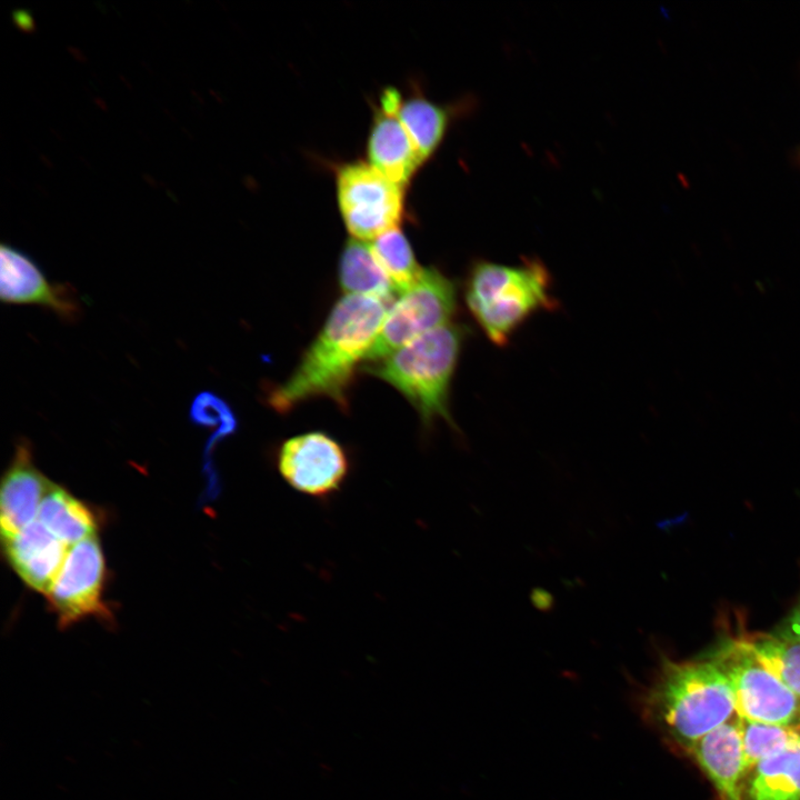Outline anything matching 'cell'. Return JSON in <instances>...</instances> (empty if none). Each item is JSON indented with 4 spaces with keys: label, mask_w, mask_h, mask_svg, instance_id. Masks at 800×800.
<instances>
[{
    "label": "cell",
    "mask_w": 800,
    "mask_h": 800,
    "mask_svg": "<svg viewBox=\"0 0 800 800\" xmlns=\"http://www.w3.org/2000/svg\"><path fill=\"white\" fill-rule=\"evenodd\" d=\"M388 306L368 296L339 299L291 376L269 392L268 404L286 413L309 399L327 398L347 409L356 370L367 360Z\"/></svg>",
    "instance_id": "6da1fadb"
},
{
    "label": "cell",
    "mask_w": 800,
    "mask_h": 800,
    "mask_svg": "<svg viewBox=\"0 0 800 800\" xmlns=\"http://www.w3.org/2000/svg\"><path fill=\"white\" fill-rule=\"evenodd\" d=\"M641 701L647 718L686 751L737 716L729 680L709 657L664 658Z\"/></svg>",
    "instance_id": "7a4b0ae2"
},
{
    "label": "cell",
    "mask_w": 800,
    "mask_h": 800,
    "mask_svg": "<svg viewBox=\"0 0 800 800\" xmlns=\"http://www.w3.org/2000/svg\"><path fill=\"white\" fill-rule=\"evenodd\" d=\"M464 300L486 337L499 347L531 316L558 307L551 274L534 258H524L517 266L476 261L466 280Z\"/></svg>",
    "instance_id": "3957f363"
},
{
    "label": "cell",
    "mask_w": 800,
    "mask_h": 800,
    "mask_svg": "<svg viewBox=\"0 0 800 800\" xmlns=\"http://www.w3.org/2000/svg\"><path fill=\"white\" fill-rule=\"evenodd\" d=\"M467 329L454 322L436 328L362 370L397 389L431 426L452 424L449 399Z\"/></svg>",
    "instance_id": "277c9868"
},
{
    "label": "cell",
    "mask_w": 800,
    "mask_h": 800,
    "mask_svg": "<svg viewBox=\"0 0 800 800\" xmlns=\"http://www.w3.org/2000/svg\"><path fill=\"white\" fill-rule=\"evenodd\" d=\"M707 657L729 680L738 717L798 727L800 699L758 660L742 638L722 639Z\"/></svg>",
    "instance_id": "5b68a950"
},
{
    "label": "cell",
    "mask_w": 800,
    "mask_h": 800,
    "mask_svg": "<svg viewBox=\"0 0 800 800\" xmlns=\"http://www.w3.org/2000/svg\"><path fill=\"white\" fill-rule=\"evenodd\" d=\"M457 291L437 268H424L419 280L400 293L383 320L367 361H379L416 338L452 322Z\"/></svg>",
    "instance_id": "8992f818"
},
{
    "label": "cell",
    "mask_w": 800,
    "mask_h": 800,
    "mask_svg": "<svg viewBox=\"0 0 800 800\" xmlns=\"http://www.w3.org/2000/svg\"><path fill=\"white\" fill-rule=\"evenodd\" d=\"M339 209L353 239L373 240L398 228L403 214V187L389 180L370 163L342 166L337 174Z\"/></svg>",
    "instance_id": "52a82bcc"
},
{
    "label": "cell",
    "mask_w": 800,
    "mask_h": 800,
    "mask_svg": "<svg viewBox=\"0 0 800 800\" xmlns=\"http://www.w3.org/2000/svg\"><path fill=\"white\" fill-rule=\"evenodd\" d=\"M106 562L97 536L73 544L48 591L47 599L60 628L88 618L103 621L111 612L103 601Z\"/></svg>",
    "instance_id": "ba28073f"
},
{
    "label": "cell",
    "mask_w": 800,
    "mask_h": 800,
    "mask_svg": "<svg viewBox=\"0 0 800 800\" xmlns=\"http://www.w3.org/2000/svg\"><path fill=\"white\" fill-rule=\"evenodd\" d=\"M278 469L293 489L324 497L340 488L349 461L337 440L321 431H312L289 438L281 444Z\"/></svg>",
    "instance_id": "9c48e42d"
},
{
    "label": "cell",
    "mask_w": 800,
    "mask_h": 800,
    "mask_svg": "<svg viewBox=\"0 0 800 800\" xmlns=\"http://www.w3.org/2000/svg\"><path fill=\"white\" fill-rule=\"evenodd\" d=\"M0 298L3 303L43 307L70 322L81 312L71 286L50 282L30 257L6 244L0 249Z\"/></svg>",
    "instance_id": "30bf717a"
},
{
    "label": "cell",
    "mask_w": 800,
    "mask_h": 800,
    "mask_svg": "<svg viewBox=\"0 0 800 800\" xmlns=\"http://www.w3.org/2000/svg\"><path fill=\"white\" fill-rule=\"evenodd\" d=\"M36 467L31 444L20 439L6 470L0 491V526L2 539L36 521L41 502L51 486Z\"/></svg>",
    "instance_id": "8fae6325"
},
{
    "label": "cell",
    "mask_w": 800,
    "mask_h": 800,
    "mask_svg": "<svg viewBox=\"0 0 800 800\" xmlns=\"http://www.w3.org/2000/svg\"><path fill=\"white\" fill-rule=\"evenodd\" d=\"M687 752L709 778L720 800H742L746 771L738 716L701 737Z\"/></svg>",
    "instance_id": "7c38bea8"
},
{
    "label": "cell",
    "mask_w": 800,
    "mask_h": 800,
    "mask_svg": "<svg viewBox=\"0 0 800 800\" xmlns=\"http://www.w3.org/2000/svg\"><path fill=\"white\" fill-rule=\"evenodd\" d=\"M11 568L31 589L47 594L68 553V546L36 520L2 539Z\"/></svg>",
    "instance_id": "4fadbf2b"
},
{
    "label": "cell",
    "mask_w": 800,
    "mask_h": 800,
    "mask_svg": "<svg viewBox=\"0 0 800 800\" xmlns=\"http://www.w3.org/2000/svg\"><path fill=\"white\" fill-rule=\"evenodd\" d=\"M367 149L370 164L403 188L422 164L397 114L381 109L373 118Z\"/></svg>",
    "instance_id": "5bb4252c"
},
{
    "label": "cell",
    "mask_w": 800,
    "mask_h": 800,
    "mask_svg": "<svg viewBox=\"0 0 800 800\" xmlns=\"http://www.w3.org/2000/svg\"><path fill=\"white\" fill-rule=\"evenodd\" d=\"M742 800H800V743L759 762L743 781Z\"/></svg>",
    "instance_id": "9a60e30c"
},
{
    "label": "cell",
    "mask_w": 800,
    "mask_h": 800,
    "mask_svg": "<svg viewBox=\"0 0 800 800\" xmlns=\"http://www.w3.org/2000/svg\"><path fill=\"white\" fill-rule=\"evenodd\" d=\"M338 279L344 294L373 297L390 304L397 292L370 244L353 238L346 242L340 254Z\"/></svg>",
    "instance_id": "2e32d148"
},
{
    "label": "cell",
    "mask_w": 800,
    "mask_h": 800,
    "mask_svg": "<svg viewBox=\"0 0 800 800\" xmlns=\"http://www.w3.org/2000/svg\"><path fill=\"white\" fill-rule=\"evenodd\" d=\"M38 520L67 546L96 536L98 521L92 510L64 488L51 483Z\"/></svg>",
    "instance_id": "e0dca14e"
},
{
    "label": "cell",
    "mask_w": 800,
    "mask_h": 800,
    "mask_svg": "<svg viewBox=\"0 0 800 800\" xmlns=\"http://www.w3.org/2000/svg\"><path fill=\"white\" fill-rule=\"evenodd\" d=\"M457 107H444L421 94L401 100L397 117L422 163L441 144Z\"/></svg>",
    "instance_id": "ac0fdd59"
},
{
    "label": "cell",
    "mask_w": 800,
    "mask_h": 800,
    "mask_svg": "<svg viewBox=\"0 0 800 800\" xmlns=\"http://www.w3.org/2000/svg\"><path fill=\"white\" fill-rule=\"evenodd\" d=\"M758 660L800 699V640L773 632L742 637Z\"/></svg>",
    "instance_id": "d6986e66"
},
{
    "label": "cell",
    "mask_w": 800,
    "mask_h": 800,
    "mask_svg": "<svg viewBox=\"0 0 800 800\" xmlns=\"http://www.w3.org/2000/svg\"><path fill=\"white\" fill-rule=\"evenodd\" d=\"M370 249L399 293L413 286L423 273L424 268L418 263L407 237L399 227L373 239Z\"/></svg>",
    "instance_id": "ffe728a7"
},
{
    "label": "cell",
    "mask_w": 800,
    "mask_h": 800,
    "mask_svg": "<svg viewBox=\"0 0 800 800\" xmlns=\"http://www.w3.org/2000/svg\"><path fill=\"white\" fill-rule=\"evenodd\" d=\"M738 719L746 777L762 760L800 743V731L796 727Z\"/></svg>",
    "instance_id": "44dd1931"
},
{
    "label": "cell",
    "mask_w": 800,
    "mask_h": 800,
    "mask_svg": "<svg viewBox=\"0 0 800 800\" xmlns=\"http://www.w3.org/2000/svg\"><path fill=\"white\" fill-rule=\"evenodd\" d=\"M189 419L194 426L210 430L238 421L230 404L211 391H201L193 397Z\"/></svg>",
    "instance_id": "7402d4cb"
},
{
    "label": "cell",
    "mask_w": 800,
    "mask_h": 800,
    "mask_svg": "<svg viewBox=\"0 0 800 800\" xmlns=\"http://www.w3.org/2000/svg\"><path fill=\"white\" fill-rule=\"evenodd\" d=\"M774 631L782 636L800 640V597Z\"/></svg>",
    "instance_id": "603a6c76"
},
{
    "label": "cell",
    "mask_w": 800,
    "mask_h": 800,
    "mask_svg": "<svg viewBox=\"0 0 800 800\" xmlns=\"http://www.w3.org/2000/svg\"><path fill=\"white\" fill-rule=\"evenodd\" d=\"M797 729H798V730L800 731V722H799V724H798Z\"/></svg>",
    "instance_id": "cb8c5ba5"
},
{
    "label": "cell",
    "mask_w": 800,
    "mask_h": 800,
    "mask_svg": "<svg viewBox=\"0 0 800 800\" xmlns=\"http://www.w3.org/2000/svg\"><path fill=\"white\" fill-rule=\"evenodd\" d=\"M798 160L800 161V151H799V154H798Z\"/></svg>",
    "instance_id": "d4e9b609"
}]
</instances>
